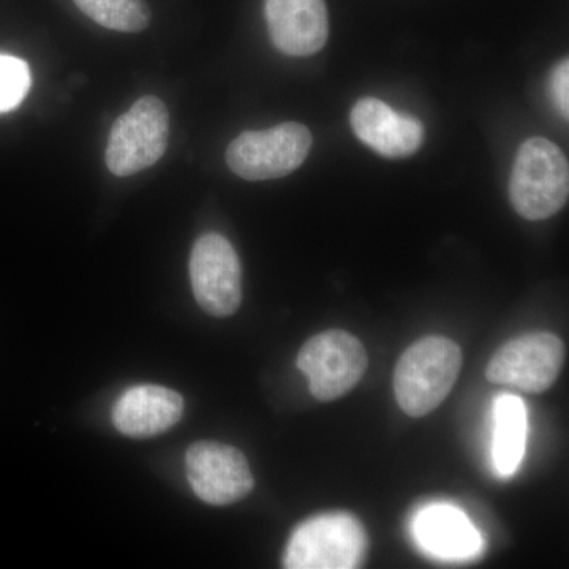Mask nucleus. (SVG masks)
Returning <instances> with one entry per match:
<instances>
[{"label":"nucleus","mask_w":569,"mask_h":569,"mask_svg":"<svg viewBox=\"0 0 569 569\" xmlns=\"http://www.w3.org/2000/svg\"><path fill=\"white\" fill-rule=\"evenodd\" d=\"M462 370V350L448 337L429 336L397 361L395 395L403 413L422 418L443 403Z\"/></svg>","instance_id":"1"},{"label":"nucleus","mask_w":569,"mask_h":569,"mask_svg":"<svg viewBox=\"0 0 569 569\" xmlns=\"http://www.w3.org/2000/svg\"><path fill=\"white\" fill-rule=\"evenodd\" d=\"M568 197L569 164L563 151L546 138L523 141L509 181L516 212L527 220L550 219L563 209Z\"/></svg>","instance_id":"2"},{"label":"nucleus","mask_w":569,"mask_h":569,"mask_svg":"<svg viewBox=\"0 0 569 569\" xmlns=\"http://www.w3.org/2000/svg\"><path fill=\"white\" fill-rule=\"evenodd\" d=\"M365 527L348 512H328L306 520L288 541V569H351L365 560Z\"/></svg>","instance_id":"3"},{"label":"nucleus","mask_w":569,"mask_h":569,"mask_svg":"<svg viewBox=\"0 0 569 569\" xmlns=\"http://www.w3.org/2000/svg\"><path fill=\"white\" fill-rule=\"evenodd\" d=\"M170 114L159 97L146 96L112 123L108 137V170L127 178L152 167L167 152Z\"/></svg>","instance_id":"4"},{"label":"nucleus","mask_w":569,"mask_h":569,"mask_svg":"<svg viewBox=\"0 0 569 569\" xmlns=\"http://www.w3.org/2000/svg\"><path fill=\"white\" fill-rule=\"evenodd\" d=\"M312 149V133L298 122L239 134L227 149L230 170L246 181H269L298 170Z\"/></svg>","instance_id":"5"},{"label":"nucleus","mask_w":569,"mask_h":569,"mask_svg":"<svg viewBox=\"0 0 569 569\" xmlns=\"http://www.w3.org/2000/svg\"><path fill=\"white\" fill-rule=\"evenodd\" d=\"M296 366L309 380L318 402H332L358 387L369 367L361 340L342 329L310 337L299 350Z\"/></svg>","instance_id":"6"},{"label":"nucleus","mask_w":569,"mask_h":569,"mask_svg":"<svg viewBox=\"0 0 569 569\" xmlns=\"http://www.w3.org/2000/svg\"><path fill=\"white\" fill-rule=\"evenodd\" d=\"M563 342L550 332H531L509 340L498 348L486 378L493 385L511 387L529 395L548 391L565 365Z\"/></svg>","instance_id":"7"},{"label":"nucleus","mask_w":569,"mask_h":569,"mask_svg":"<svg viewBox=\"0 0 569 569\" xmlns=\"http://www.w3.org/2000/svg\"><path fill=\"white\" fill-rule=\"evenodd\" d=\"M190 280L194 299L209 316L230 317L241 306V261L234 247L222 234H204L194 242Z\"/></svg>","instance_id":"8"},{"label":"nucleus","mask_w":569,"mask_h":569,"mask_svg":"<svg viewBox=\"0 0 569 569\" xmlns=\"http://www.w3.org/2000/svg\"><path fill=\"white\" fill-rule=\"evenodd\" d=\"M187 478L204 503L227 507L249 496L254 479L246 456L230 445L198 441L187 449Z\"/></svg>","instance_id":"9"},{"label":"nucleus","mask_w":569,"mask_h":569,"mask_svg":"<svg viewBox=\"0 0 569 569\" xmlns=\"http://www.w3.org/2000/svg\"><path fill=\"white\" fill-rule=\"evenodd\" d=\"M350 123L359 140L387 159H407L425 142V126L417 118L397 112L373 97L356 102Z\"/></svg>","instance_id":"10"},{"label":"nucleus","mask_w":569,"mask_h":569,"mask_svg":"<svg viewBox=\"0 0 569 569\" xmlns=\"http://www.w3.org/2000/svg\"><path fill=\"white\" fill-rule=\"evenodd\" d=\"M266 21L277 50L307 58L323 50L329 36L325 0H266Z\"/></svg>","instance_id":"11"},{"label":"nucleus","mask_w":569,"mask_h":569,"mask_svg":"<svg viewBox=\"0 0 569 569\" xmlns=\"http://www.w3.org/2000/svg\"><path fill=\"white\" fill-rule=\"evenodd\" d=\"M182 411V396L173 389L141 385L119 397L112 408V422L123 436L148 438L171 429Z\"/></svg>","instance_id":"12"},{"label":"nucleus","mask_w":569,"mask_h":569,"mask_svg":"<svg viewBox=\"0 0 569 569\" xmlns=\"http://www.w3.org/2000/svg\"><path fill=\"white\" fill-rule=\"evenodd\" d=\"M415 533L427 550L443 559H467L478 552L481 538L459 509L436 505L418 516Z\"/></svg>","instance_id":"13"},{"label":"nucleus","mask_w":569,"mask_h":569,"mask_svg":"<svg viewBox=\"0 0 569 569\" xmlns=\"http://www.w3.org/2000/svg\"><path fill=\"white\" fill-rule=\"evenodd\" d=\"M527 443V410L516 396L498 397L496 407V440L493 460L503 477L518 470Z\"/></svg>","instance_id":"14"},{"label":"nucleus","mask_w":569,"mask_h":569,"mask_svg":"<svg viewBox=\"0 0 569 569\" xmlns=\"http://www.w3.org/2000/svg\"><path fill=\"white\" fill-rule=\"evenodd\" d=\"M93 22L110 31L138 33L148 29L151 10L146 0H73Z\"/></svg>","instance_id":"15"},{"label":"nucleus","mask_w":569,"mask_h":569,"mask_svg":"<svg viewBox=\"0 0 569 569\" xmlns=\"http://www.w3.org/2000/svg\"><path fill=\"white\" fill-rule=\"evenodd\" d=\"M31 88L29 66L13 56L0 54V112L20 107Z\"/></svg>","instance_id":"16"},{"label":"nucleus","mask_w":569,"mask_h":569,"mask_svg":"<svg viewBox=\"0 0 569 569\" xmlns=\"http://www.w3.org/2000/svg\"><path fill=\"white\" fill-rule=\"evenodd\" d=\"M569 62L565 59L550 74V93L565 118L569 114Z\"/></svg>","instance_id":"17"}]
</instances>
